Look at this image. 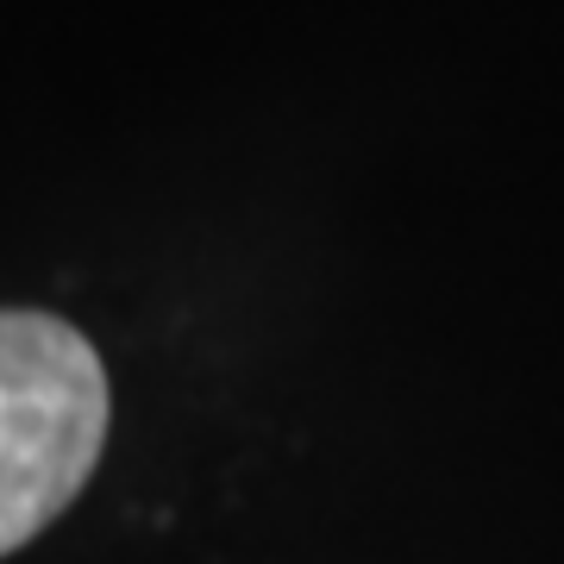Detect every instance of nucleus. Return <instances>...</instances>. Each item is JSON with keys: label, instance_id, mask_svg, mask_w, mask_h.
<instances>
[{"label": "nucleus", "instance_id": "obj_1", "mask_svg": "<svg viewBox=\"0 0 564 564\" xmlns=\"http://www.w3.org/2000/svg\"><path fill=\"white\" fill-rule=\"evenodd\" d=\"M107 370L57 314H0V558L57 521L95 477Z\"/></svg>", "mask_w": 564, "mask_h": 564}]
</instances>
